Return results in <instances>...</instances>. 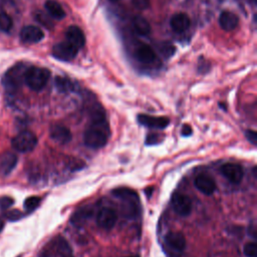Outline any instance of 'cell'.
I'll return each instance as SVG.
<instances>
[{
  "instance_id": "1",
  "label": "cell",
  "mask_w": 257,
  "mask_h": 257,
  "mask_svg": "<svg viewBox=\"0 0 257 257\" xmlns=\"http://www.w3.org/2000/svg\"><path fill=\"white\" fill-rule=\"evenodd\" d=\"M107 125L93 124L85 130L83 134L84 145L90 149H100L106 145L107 142Z\"/></svg>"
},
{
  "instance_id": "2",
  "label": "cell",
  "mask_w": 257,
  "mask_h": 257,
  "mask_svg": "<svg viewBox=\"0 0 257 257\" xmlns=\"http://www.w3.org/2000/svg\"><path fill=\"white\" fill-rule=\"evenodd\" d=\"M49 77L50 71L47 68L31 66L25 70L24 82L30 89L40 91L46 85Z\"/></svg>"
},
{
  "instance_id": "3",
  "label": "cell",
  "mask_w": 257,
  "mask_h": 257,
  "mask_svg": "<svg viewBox=\"0 0 257 257\" xmlns=\"http://www.w3.org/2000/svg\"><path fill=\"white\" fill-rule=\"evenodd\" d=\"M24 73L25 70L22 64H17L8 69L2 78L3 86L5 89L9 92L16 91L21 85L22 79L24 80Z\"/></svg>"
},
{
  "instance_id": "4",
  "label": "cell",
  "mask_w": 257,
  "mask_h": 257,
  "mask_svg": "<svg viewBox=\"0 0 257 257\" xmlns=\"http://www.w3.org/2000/svg\"><path fill=\"white\" fill-rule=\"evenodd\" d=\"M11 145L13 149L17 152L27 153L32 151L36 147L37 138L33 133L29 131H23L12 139Z\"/></svg>"
},
{
  "instance_id": "5",
  "label": "cell",
  "mask_w": 257,
  "mask_h": 257,
  "mask_svg": "<svg viewBox=\"0 0 257 257\" xmlns=\"http://www.w3.org/2000/svg\"><path fill=\"white\" fill-rule=\"evenodd\" d=\"M78 50L75 46H73L68 41H62L56 43L52 47V55L59 60L62 61H69L72 60L78 53Z\"/></svg>"
},
{
  "instance_id": "6",
  "label": "cell",
  "mask_w": 257,
  "mask_h": 257,
  "mask_svg": "<svg viewBox=\"0 0 257 257\" xmlns=\"http://www.w3.org/2000/svg\"><path fill=\"white\" fill-rule=\"evenodd\" d=\"M172 207L175 213L182 217H185L191 214L193 204L191 199L187 195L177 193L172 198Z\"/></svg>"
},
{
  "instance_id": "7",
  "label": "cell",
  "mask_w": 257,
  "mask_h": 257,
  "mask_svg": "<svg viewBox=\"0 0 257 257\" xmlns=\"http://www.w3.org/2000/svg\"><path fill=\"white\" fill-rule=\"evenodd\" d=\"M116 221H117L116 212L109 207H103L97 212L96 223L98 227H100L101 229H104L106 231L112 229Z\"/></svg>"
},
{
  "instance_id": "8",
  "label": "cell",
  "mask_w": 257,
  "mask_h": 257,
  "mask_svg": "<svg viewBox=\"0 0 257 257\" xmlns=\"http://www.w3.org/2000/svg\"><path fill=\"white\" fill-rule=\"evenodd\" d=\"M221 174L232 184H239L243 179V169L240 165L226 163L220 168Z\"/></svg>"
},
{
  "instance_id": "9",
  "label": "cell",
  "mask_w": 257,
  "mask_h": 257,
  "mask_svg": "<svg viewBox=\"0 0 257 257\" xmlns=\"http://www.w3.org/2000/svg\"><path fill=\"white\" fill-rule=\"evenodd\" d=\"M138 121L142 125L154 130H163L170 123V119L166 116H153L149 114H139Z\"/></svg>"
},
{
  "instance_id": "10",
  "label": "cell",
  "mask_w": 257,
  "mask_h": 257,
  "mask_svg": "<svg viewBox=\"0 0 257 257\" xmlns=\"http://www.w3.org/2000/svg\"><path fill=\"white\" fill-rule=\"evenodd\" d=\"M43 38V31L35 25L24 26L20 31V39L25 43H37Z\"/></svg>"
},
{
  "instance_id": "11",
  "label": "cell",
  "mask_w": 257,
  "mask_h": 257,
  "mask_svg": "<svg viewBox=\"0 0 257 257\" xmlns=\"http://www.w3.org/2000/svg\"><path fill=\"white\" fill-rule=\"evenodd\" d=\"M65 38L66 41L71 43L77 49L82 48L85 44V36L82 30L76 25H71L66 29Z\"/></svg>"
},
{
  "instance_id": "12",
  "label": "cell",
  "mask_w": 257,
  "mask_h": 257,
  "mask_svg": "<svg viewBox=\"0 0 257 257\" xmlns=\"http://www.w3.org/2000/svg\"><path fill=\"white\" fill-rule=\"evenodd\" d=\"M194 184H195V187L198 189V191H200L202 194L206 196L212 195L216 190V183L214 179L205 174L199 175L195 179Z\"/></svg>"
},
{
  "instance_id": "13",
  "label": "cell",
  "mask_w": 257,
  "mask_h": 257,
  "mask_svg": "<svg viewBox=\"0 0 257 257\" xmlns=\"http://www.w3.org/2000/svg\"><path fill=\"white\" fill-rule=\"evenodd\" d=\"M50 138L58 144L64 145L70 142L72 135L68 127L62 124H54L49 130Z\"/></svg>"
},
{
  "instance_id": "14",
  "label": "cell",
  "mask_w": 257,
  "mask_h": 257,
  "mask_svg": "<svg viewBox=\"0 0 257 257\" xmlns=\"http://www.w3.org/2000/svg\"><path fill=\"white\" fill-rule=\"evenodd\" d=\"M191 24L190 17L183 12H179L174 14L170 19V26L173 29V31L177 33H182L186 31Z\"/></svg>"
},
{
  "instance_id": "15",
  "label": "cell",
  "mask_w": 257,
  "mask_h": 257,
  "mask_svg": "<svg viewBox=\"0 0 257 257\" xmlns=\"http://www.w3.org/2000/svg\"><path fill=\"white\" fill-rule=\"evenodd\" d=\"M219 25L225 31H233L239 25V17L235 13L225 10L219 16Z\"/></svg>"
},
{
  "instance_id": "16",
  "label": "cell",
  "mask_w": 257,
  "mask_h": 257,
  "mask_svg": "<svg viewBox=\"0 0 257 257\" xmlns=\"http://www.w3.org/2000/svg\"><path fill=\"white\" fill-rule=\"evenodd\" d=\"M165 242L168 246L176 251H183L186 247L185 236L181 232L172 231L165 236Z\"/></svg>"
},
{
  "instance_id": "17",
  "label": "cell",
  "mask_w": 257,
  "mask_h": 257,
  "mask_svg": "<svg viewBox=\"0 0 257 257\" xmlns=\"http://www.w3.org/2000/svg\"><path fill=\"white\" fill-rule=\"evenodd\" d=\"M17 164V157L11 152H5L0 157V173L4 176L9 175Z\"/></svg>"
},
{
  "instance_id": "18",
  "label": "cell",
  "mask_w": 257,
  "mask_h": 257,
  "mask_svg": "<svg viewBox=\"0 0 257 257\" xmlns=\"http://www.w3.org/2000/svg\"><path fill=\"white\" fill-rule=\"evenodd\" d=\"M136 57L140 62L150 64L156 60V53L150 45L141 44L136 51Z\"/></svg>"
},
{
  "instance_id": "19",
  "label": "cell",
  "mask_w": 257,
  "mask_h": 257,
  "mask_svg": "<svg viewBox=\"0 0 257 257\" xmlns=\"http://www.w3.org/2000/svg\"><path fill=\"white\" fill-rule=\"evenodd\" d=\"M92 208L90 206H84L79 208L77 211L74 212V214L71 216L70 218V222L72 225L76 226V227H80L82 226L85 221L91 217L92 215Z\"/></svg>"
},
{
  "instance_id": "20",
  "label": "cell",
  "mask_w": 257,
  "mask_h": 257,
  "mask_svg": "<svg viewBox=\"0 0 257 257\" xmlns=\"http://www.w3.org/2000/svg\"><path fill=\"white\" fill-rule=\"evenodd\" d=\"M44 8L49 14V16L56 20H61L65 17V11L56 0H46L44 3Z\"/></svg>"
},
{
  "instance_id": "21",
  "label": "cell",
  "mask_w": 257,
  "mask_h": 257,
  "mask_svg": "<svg viewBox=\"0 0 257 257\" xmlns=\"http://www.w3.org/2000/svg\"><path fill=\"white\" fill-rule=\"evenodd\" d=\"M133 27L135 31L142 36H147L152 31V27L149 21L143 16H136L133 19Z\"/></svg>"
},
{
  "instance_id": "22",
  "label": "cell",
  "mask_w": 257,
  "mask_h": 257,
  "mask_svg": "<svg viewBox=\"0 0 257 257\" xmlns=\"http://www.w3.org/2000/svg\"><path fill=\"white\" fill-rule=\"evenodd\" d=\"M111 193L115 197L125 201H137L139 199L138 194L134 190L128 188H116Z\"/></svg>"
},
{
  "instance_id": "23",
  "label": "cell",
  "mask_w": 257,
  "mask_h": 257,
  "mask_svg": "<svg viewBox=\"0 0 257 257\" xmlns=\"http://www.w3.org/2000/svg\"><path fill=\"white\" fill-rule=\"evenodd\" d=\"M55 87L59 92H68L73 90V83L70 81V79L63 77V76H57L55 78Z\"/></svg>"
},
{
  "instance_id": "24",
  "label": "cell",
  "mask_w": 257,
  "mask_h": 257,
  "mask_svg": "<svg viewBox=\"0 0 257 257\" xmlns=\"http://www.w3.org/2000/svg\"><path fill=\"white\" fill-rule=\"evenodd\" d=\"M56 249L58 254L61 257H73L72 256V250L67 243V241L61 237H59L56 241Z\"/></svg>"
},
{
  "instance_id": "25",
  "label": "cell",
  "mask_w": 257,
  "mask_h": 257,
  "mask_svg": "<svg viewBox=\"0 0 257 257\" xmlns=\"http://www.w3.org/2000/svg\"><path fill=\"white\" fill-rule=\"evenodd\" d=\"M12 25L13 21L11 17L7 13L0 11V31L8 32L12 28Z\"/></svg>"
},
{
  "instance_id": "26",
  "label": "cell",
  "mask_w": 257,
  "mask_h": 257,
  "mask_svg": "<svg viewBox=\"0 0 257 257\" xmlns=\"http://www.w3.org/2000/svg\"><path fill=\"white\" fill-rule=\"evenodd\" d=\"M41 202V199L37 196H31L29 198H27L24 202V209L27 211V212H31L33 210H35L39 204Z\"/></svg>"
},
{
  "instance_id": "27",
  "label": "cell",
  "mask_w": 257,
  "mask_h": 257,
  "mask_svg": "<svg viewBox=\"0 0 257 257\" xmlns=\"http://www.w3.org/2000/svg\"><path fill=\"white\" fill-rule=\"evenodd\" d=\"M243 252L246 257H257V245L255 242H248L243 247Z\"/></svg>"
},
{
  "instance_id": "28",
  "label": "cell",
  "mask_w": 257,
  "mask_h": 257,
  "mask_svg": "<svg viewBox=\"0 0 257 257\" xmlns=\"http://www.w3.org/2000/svg\"><path fill=\"white\" fill-rule=\"evenodd\" d=\"M132 3L134 5V7L139 10H146L151 5L150 0H132Z\"/></svg>"
},
{
  "instance_id": "29",
  "label": "cell",
  "mask_w": 257,
  "mask_h": 257,
  "mask_svg": "<svg viewBox=\"0 0 257 257\" xmlns=\"http://www.w3.org/2000/svg\"><path fill=\"white\" fill-rule=\"evenodd\" d=\"M13 204V199L10 197H2L0 198V208L2 210L8 209Z\"/></svg>"
},
{
  "instance_id": "30",
  "label": "cell",
  "mask_w": 257,
  "mask_h": 257,
  "mask_svg": "<svg viewBox=\"0 0 257 257\" xmlns=\"http://www.w3.org/2000/svg\"><path fill=\"white\" fill-rule=\"evenodd\" d=\"M245 136L247 138V140L252 144V145H256V141H257V133L255 131L252 130H247L245 132Z\"/></svg>"
},
{
  "instance_id": "31",
  "label": "cell",
  "mask_w": 257,
  "mask_h": 257,
  "mask_svg": "<svg viewBox=\"0 0 257 257\" xmlns=\"http://www.w3.org/2000/svg\"><path fill=\"white\" fill-rule=\"evenodd\" d=\"M158 142H160V139L156 135H148V137L146 139L147 145H155Z\"/></svg>"
},
{
  "instance_id": "32",
  "label": "cell",
  "mask_w": 257,
  "mask_h": 257,
  "mask_svg": "<svg viewBox=\"0 0 257 257\" xmlns=\"http://www.w3.org/2000/svg\"><path fill=\"white\" fill-rule=\"evenodd\" d=\"M182 136L184 137H189L192 135V127L189 124H184L182 127Z\"/></svg>"
},
{
  "instance_id": "33",
  "label": "cell",
  "mask_w": 257,
  "mask_h": 257,
  "mask_svg": "<svg viewBox=\"0 0 257 257\" xmlns=\"http://www.w3.org/2000/svg\"><path fill=\"white\" fill-rule=\"evenodd\" d=\"M7 217H8L10 220H17V219H19V218L21 217V214H20L19 211L14 210V211L9 212L8 215H7Z\"/></svg>"
},
{
  "instance_id": "34",
  "label": "cell",
  "mask_w": 257,
  "mask_h": 257,
  "mask_svg": "<svg viewBox=\"0 0 257 257\" xmlns=\"http://www.w3.org/2000/svg\"><path fill=\"white\" fill-rule=\"evenodd\" d=\"M3 227H4V222L0 219V231L3 229Z\"/></svg>"
},
{
  "instance_id": "35",
  "label": "cell",
  "mask_w": 257,
  "mask_h": 257,
  "mask_svg": "<svg viewBox=\"0 0 257 257\" xmlns=\"http://www.w3.org/2000/svg\"><path fill=\"white\" fill-rule=\"evenodd\" d=\"M127 257H139V256H127Z\"/></svg>"
},
{
  "instance_id": "36",
  "label": "cell",
  "mask_w": 257,
  "mask_h": 257,
  "mask_svg": "<svg viewBox=\"0 0 257 257\" xmlns=\"http://www.w3.org/2000/svg\"><path fill=\"white\" fill-rule=\"evenodd\" d=\"M110 1H112V2H115V1H118V0H110Z\"/></svg>"
}]
</instances>
